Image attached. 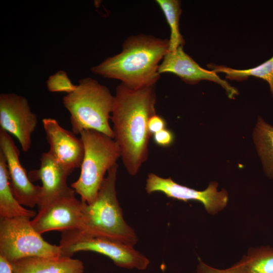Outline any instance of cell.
I'll list each match as a JSON object with an SVG mask.
<instances>
[{
  "mask_svg": "<svg viewBox=\"0 0 273 273\" xmlns=\"http://www.w3.org/2000/svg\"><path fill=\"white\" fill-rule=\"evenodd\" d=\"M46 139L50 146L48 151L65 169L72 172L80 167L84 156V146L81 138L62 127L53 118L42 120Z\"/></svg>",
  "mask_w": 273,
  "mask_h": 273,
  "instance_id": "7c38bea8",
  "label": "cell"
},
{
  "mask_svg": "<svg viewBox=\"0 0 273 273\" xmlns=\"http://www.w3.org/2000/svg\"><path fill=\"white\" fill-rule=\"evenodd\" d=\"M36 215L35 211L25 208L15 198L9 185L6 160L0 151V217L33 218Z\"/></svg>",
  "mask_w": 273,
  "mask_h": 273,
  "instance_id": "2e32d148",
  "label": "cell"
},
{
  "mask_svg": "<svg viewBox=\"0 0 273 273\" xmlns=\"http://www.w3.org/2000/svg\"><path fill=\"white\" fill-rule=\"evenodd\" d=\"M155 143L162 147L170 146L174 141V135L170 130L165 128L153 135Z\"/></svg>",
  "mask_w": 273,
  "mask_h": 273,
  "instance_id": "603a6c76",
  "label": "cell"
},
{
  "mask_svg": "<svg viewBox=\"0 0 273 273\" xmlns=\"http://www.w3.org/2000/svg\"><path fill=\"white\" fill-rule=\"evenodd\" d=\"M165 120L156 114L152 116L148 121V128L151 135L166 128Z\"/></svg>",
  "mask_w": 273,
  "mask_h": 273,
  "instance_id": "cb8c5ba5",
  "label": "cell"
},
{
  "mask_svg": "<svg viewBox=\"0 0 273 273\" xmlns=\"http://www.w3.org/2000/svg\"><path fill=\"white\" fill-rule=\"evenodd\" d=\"M253 138L263 169L266 175L273 179V126L259 117Z\"/></svg>",
  "mask_w": 273,
  "mask_h": 273,
  "instance_id": "e0dca14e",
  "label": "cell"
},
{
  "mask_svg": "<svg viewBox=\"0 0 273 273\" xmlns=\"http://www.w3.org/2000/svg\"><path fill=\"white\" fill-rule=\"evenodd\" d=\"M241 260L246 273H273V248L270 246L250 248Z\"/></svg>",
  "mask_w": 273,
  "mask_h": 273,
  "instance_id": "ffe728a7",
  "label": "cell"
},
{
  "mask_svg": "<svg viewBox=\"0 0 273 273\" xmlns=\"http://www.w3.org/2000/svg\"><path fill=\"white\" fill-rule=\"evenodd\" d=\"M114 101L108 87L95 79H81L76 88L63 97V103L70 113L72 132L80 134L87 129L96 130L114 139L109 124Z\"/></svg>",
  "mask_w": 273,
  "mask_h": 273,
  "instance_id": "277c9868",
  "label": "cell"
},
{
  "mask_svg": "<svg viewBox=\"0 0 273 273\" xmlns=\"http://www.w3.org/2000/svg\"><path fill=\"white\" fill-rule=\"evenodd\" d=\"M40 160L39 169L28 173L30 179L40 180L42 183L39 209L56 199L75 195V191L67 184V178L72 172L61 166L48 152L43 153Z\"/></svg>",
  "mask_w": 273,
  "mask_h": 273,
  "instance_id": "4fadbf2b",
  "label": "cell"
},
{
  "mask_svg": "<svg viewBox=\"0 0 273 273\" xmlns=\"http://www.w3.org/2000/svg\"><path fill=\"white\" fill-rule=\"evenodd\" d=\"M169 39L151 35L130 36L118 54L105 59L91 71L103 77L120 80L132 88L154 85L160 77V61L167 53Z\"/></svg>",
  "mask_w": 273,
  "mask_h": 273,
  "instance_id": "7a4b0ae2",
  "label": "cell"
},
{
  "mask_svg": "<svg viewBox=\"0 0 273 273\" xmlns=\"http://www.w3.org/2000/svg\"><path fill=\"white\" fill-rule=\"evenodd\" d=\"M59 246L64 256L71 257L79 251H92L108 257L122 268L145 270L150 264L149 259L132 246L105 238L87 237L77 230L62 232Z\"/></svg>",
  "mask_w": 273,
  "mask_h": 273,
  "instance_id": "52a82bcc",
  "label": "cell"
},
{
  "mask_svg": "<svg viewBox=\"0 0 273 273\" xmlns=\"http://www.w3.org/2000/svg\"><path fill=\"white\" fill-rule=\"evenodd\" d=\"M155 85L132 88L123 83L116 89L112 116L114 139L120 147L128 173L136 175L148 158L151 135L148 123L156 114Z\"/></svg>",
  "mask_w": 273,
  "mask_h": 273,
  "instance_id": "6da1fadb",
  "label": "cell"
},
{
  "mask_svg": "<svg viewBox=\"0 0 273 273\" xmlns=\"http://www.w3.org/2000/svg\"><path fill=\"white\" fill-rule=\"evenodd\" d=\"M47 87L52 93H66L67 94L73 92L77 87L71 82L67 73L63 70L57 72L51 75L47 81Z\"/></svg>",
  "mask_w": 273,
  "mask_h": 273,
  "instance_id": "44dd1931",
  "label": "cell"
},
{
  "mask_svg": "<svg viewBox=\"0 0 273 273\" xmlns=\"http://www.w3.org/2000/svg\"><path fill=\"white\" fill-rule=\"evenodd\" d=\"M118 165L107 172L96 201L91 204L84 202L81 234L102 238L133 246L138 241L135 231L125 221L116 190Z\"/></svg>",
  "mask_w": 273,
  "mask_h": 273,
  "instance_id": "3957f363",
  "label": "cell"
},
{
  "mask_svg": "<svg viewBox=\"0 0 273 273\" xmlns=\"http://www.w3.org/2000/svg\"><path fill=\"white\" fill-rule=\"evenodd\" d=\"M0 273H13L11 263L0 255Z\"/></svg>",
  "mask_w": 273,
  "mask_h": 273,
  "instance_id": "d4e9b609",
  "label": "cell"
},
{
  "mask_svg": "<svg viewBox=\"0 0 273 273\" xmlns=\"http://www.w3.org/2000/svg\"><path fill=\"white\" fill-rule=\"evenodd\" d=\"M159 74L172 73L188 83L196 84L203 80L214 82L221 85L230 98L238 95L237 90L222 79L213 71L203 69L183 50V46L173 51H168L160 63Z\"/></svg>",
  "mask_w": 273,
  "mask_h": 273,
  "instance_id": "5bb4252c",
  "label": "cell"
},
{
  "mask_svg": "<svg viewBox=\"0 0 273 273\" xmlns=\"http://www.w3.org/2000/svg\"><path fill=\"white\" fill-rule=\"evenodd\" d=\"M217 187L216 182H211L205 190L198 191L180 185L171 177L163 178L150 173L146 179L145 190L149 194L161 192L168 198L185 202H200L209 214L215 215L222 211L228 202L226 191L222 189L218 191Z\"/></svg>",
  "mask_w": 273,
  "mask_h": 273,
  "instance_id": "ba28073f",
  "label": "cell"
},
{
  "mask_svg": "<svg viewBox=\"0 0 273 273\" xmlns=\"http://www.w3.org/2000/svg\"><path fill=\"white\" fill-rule=\"evenodd\" d=\"M212 71L225 74L226 77L233 80H242L249 76H254L266 81L273 97V56L259 65L248 69H236L222 66L210 65Z\"/></svg>",
  "mask_w": 273,
  "mask_h": 273,
  "instance_id": "ac0fdd59",
  "label": "cell"
},
{
  "mask_svg": "<svg viewBox=\"0 0 273 273\" xmlns=\"http://www.w3.org/2000/svg\"><path fill=\"white\" fill-rule=\"evenodd\" d=\"M80 135L84 156L80 174L71 187L80 195L82 201L91 204L97 198L106 172L121 157V151L113 138L101 132L87 129Z\"/></svg>",
  "mask_w": 273,
  "mask_h": 273,
  "instance_id": "5b68a950",
  "label": "cell"
},
{
  "mask_svg": "<svg viewBox=\"0 0 273 273\" xmlns=\"http://www.w3.org/2000/svg\"><path fill=\"white\" fill-rule=\"evenodd\" d=\"M156 2L163 12L170 29L168 51H173L180 46L183 47L185 43L179 29L181 13L180 2L177 0H157Z\"/></svg>",
  "mask_w": 273,
  "mask_h": 273,
  "instance_id": "d6986e66",
  "label": "cell"
},
{
  "mask_svg": "<svg viewBox=\"0 0 273 273\" xmlns=\"http://www.w3.org/2000/svg\"><path fill=\"white\" fill-rule=\"evenodd\" d=\"M37 123L36 115L24 97L15 93L0 95V128L15 136L24 152L31 148Z\"/></svg>",
  "mask_w": 273,
  "mask_h": 273,
  "instance_id": "9c48e42d",
  "label": "cell"
},
{
  "mask_svg": "<svg viewBox=\"0 0 273 273\" xmlns=\"http://www.w3.org/2000/svg\"><path fill=\"white\" fill-rule=\"evenodd\" d=\"M84 203L75 195L56 199L39 209L31 223L40 235L52 231L80 230Z\"/></svg>",
  "mask_w": 273,
  "mask_h": 273,
  "instance_id": "30bf717a",
  "label": "cell"
},
{
  "mask_svg": "<svg viewBox=\"0 0 273 273\" xmlns=\"http://www.w3.org/2000/svg\"><path fill=\"white\" fill-rule=\"evenodd\" d=\"M13 273H83L82 261L71 257L33 256L11 263Z\"/></svg>",
  "mask_w": 273,
  "mask_h": 273,
  "instance_id": "9a60e30c",
  "label": "cell"
},
{
  "mask_svg": "<svg viewBox=\"0 0 273 273\" xmlns=\"http://www.w3.org/2000/svg\"><path fill=\"white\" fill-rule=\"evenodd\" d=\"M30 218L0 217V255L10 263L28 257L62 256L60 246L46 241Z\"/></svg>",
  "mask_w": 273,
  "mask_h": 273,
  "instance_id": "8992f818",
  "label": "cell"
},
{
  "mask_svg": "<svg viewBox=\"0 0 273 273\" xmlns=\"http://www.w3.org/2000/svg\"><path fill=\"white\" fill-rule=\"evenodd\" d=\"M0 151L7 164L9 185L16 200L23 206L38 205L41 187L33 185L19 159L20 151L9 133L0 128Z\"/></svg>",
  "mask_w": 273,
  "mask_h": 273,
  "instance_id": "8fae6325",
  "label": "cell"
},
{
  "mask_svg": "<svg viewBox=\"0 0 273 273\" xmlns=\"http://www.w3.org/2000/svg\"><path fill=\"white\" fill-rule=\"evenodd\" d=\"M196 273H246V271L241 259L231 267L224 269L213 268L199 260Z\"/></svg>",
  "mask_w": 273,
  "mask_h": 273,
  "instance_id": "7402d4cb",
  "label": "cell"
}]
</instances>
